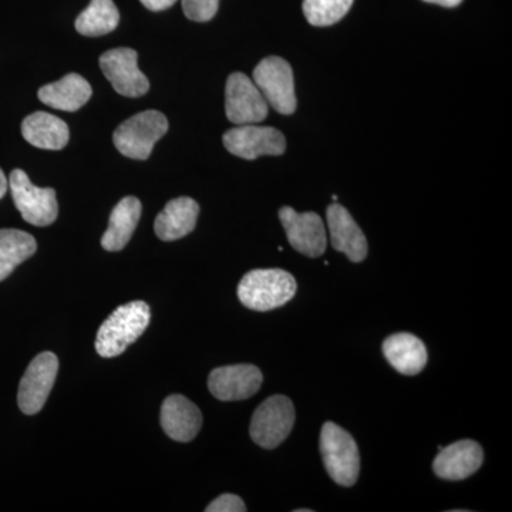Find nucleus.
Wrapping results in <instances>:
<instances>
[{
	"instance_id": "f257e3e1",
	"label": "nucleus",
	"mask_w": 512,
	"mask_h": 512,
	"mask_svg": "<svg viewBox=\"0 0 512 512\" xmlns=\"http://www.w3.org/2000/svg\"><path fill=\"white\" fill-rule=\"evenodd\" d=\"M151 309L146 302L134 301L121 305L104 320L96 338V350L101 357L120 356L148 328Z\"/></svg>"
},
{
	"instance_id": "f03ea898",
	"label": "nucleus",
	"mask_w": 512,
	"mask_h": 512,
	"mask_svg": "<svg viewBox=\"0 0 512 512\" xmlns=\"http://www.w3.org/2000/svg\"><path fill=\"white\" fill-rule=\"evenodd\" d=\"M295 278L284 269H255L238 285V298L251 311L268 312L291 302L295 296Z\"/></svg>"
},
{
	"instance_id": "7ed1b4c3",
	"label": "nucleus",
	"mask_w": 512,
	"mask_h": 512,
	"mask_svg": "<svg viewBox=\"0 0 512 512\" xmlns=\"http://www.w3.org/2000/svg\"><path fill=\"white\" fill-rule=\"evenodd\" d=\"M320 453L326 471L336 484L352 487L360 473V454L352 434L328 421L320 431Z\"/></svg>"
},
{
	"instance_id": "20e7f679",
	"label": "nucleus",
	"mask_w": 512,
	"mask_h": 512,
	"mask_svg": "<svg viewBox=\"0 0 512 512\" xmlns=\"http://www.w3.org/2000/svg\"><path fill=\"white\" fill-rule=\"evenodd\" d=\"M168 120L157 110H147L121 123L113 134L114 146L131 160H147L167 134Z\"/></svg>"
},
{
	"instance_id": "39448f33",
	"label": "nucleus",
	"mask_w": 512,
	"mask_h": 512,
	"mask_svg": "<svg viewBox=\"0 0 512 512\" xmlns=\"http://www.w3.org/2000/svg\"><path fill=\"white\" fill-rule=\"evenodd\" d=\"M295 424V407L281 394L269 397L252 416L249 434L259 447L272 450L288 439Z\"/></svg>"
},
{
	"instance_id": "423d86ee",
	"label": "nucleus",
	"mask_w": 512,
	"mask_h": 512,
	"mask_svg": "<svg viewBox=\"0 0 512 512\" xmlns=\"http://www.w3.org/2000/svg\"><path fill=\"white\" fill-rule=\"evenodd\" d=\"M9 188L23 220L35 227H47L56 221L59 204L53 188L36 187L23 170L12 171Z\"/></svg>"
},
{
	"instance_id": "0eeeda50",
	"label": "nucleus",
	"mask_w": 512,
	"mask_h": 512,
	"mask_svg": "<svg viewBox=\"0 0 512 512\" xmlns=\"http://www.w3.org/2000/svg\"><path fill=\"white\" fill-rule=\"evenodd\" d=\"M254 83L265 97L268 106L279 114L291 116L295 113V82L291 64L278 56L266 57L254 70Z\"/></svg>"
},
{
	"instance_id": "6e6552de",
	"label": "nucleus",
	"mask_w": 512,
	"mask_h": 512,
	"mask_svg": "<svg viewBox=\"0 0 512 512\" xmlns=\"http://www.w3.org/2000/svg\"><path fill=\"white\" fill-rule=\"evenodd\" d=\"M222 141L232 156L249 161L262 156H282L286 150L285 136L281 131L256 124L231 128L224 134Z\"/></svg>"
},
{
	"instance_id": "1a4fd4ad",
	"label": "nucleus",
	"mask_w": 512,
	"mask_h": 512,
	"mask_svg": "<svg viewBox=\"0 0 512 512\" xmlns=\"http://www.w3.org/2000/svg\"><path fill=\"white\" fill-rule=\"evenodd\" d=\"M59 359L55 353L43 352L30 362L19 384L18 404L23 413L32 416L45 406L55 386Z\"/></svg>"
},
{
	"instance_id": "9d476101",
	"label": "nucleus",
	"mask_w": 512,
	"mask_h": 512,
	"mask_svg": "<svg viewBox=\"0 0 512 512\" xmlns=\"http://www.w3.org/2000/svg\"><path fill=\"white\" fill-rule=\"evenodd\" d=\"M225 113L231 123L258 124L268 117V103L244 73H232L225 87Z\"/></svg>"
},
{
	"instance_id": "9b49d317",
	"label": "nucleus",
	"mask_w": 512,
	"mask_h": 512,
	"mask_svg": "<svg viewBox=\"0 0 512 512\" xmlns=\"http://www.w3.org/2000/svg\"><path fill=\"white\" fill-rule=\"evenodd\" d=\"M138 53L130 47H119L103 53L100 69L117 93L124 97L144 96L150 90L146 74L137 66Z\"/></svg>"
},
{
	"instance_id": "f8f14e48",
	"label": "nucleus",
	"mask_w": 512,
	"mask_h": 512,
	"mask_svg": "<svg viewBox=\"0 0 512 512\" xmlns=\"http://www.w3.org/2000/svg\"><path fill=\"white\" fill-rule=\"evenodd\" d=\"M289 244L309 258H318L326 251V231L322 218L316 212H296L291 207L279 210Z\"/></svg>"
},
{
	"instance_id": "ddd939ff",
	"label": "nucleus",
	"mask_w": 512,
	"mask_h": 512,
	"mask_svg": "<svg viewBox=\"0 0 512 512\" xmlns=\"http://www.w3.org/2000/svg\"><path fill=\"white\" fill-rule=\"evenodd\" d=\"M264 376L254 365L218 367L208 377V389L221 402L247 400L261 389Z\"/></svg>"
},
{
	"instance_id": "4468645a",
	"label": "nucleus",
	"mask_w": 512,
	"mask_h": 512,
	"mask_svg": "<svg viewBox=\"0 0 512 512\" xmlns=\"http://www.w3.org/2000/svg\"><path fill=\"white\" fill-rule=\"evenodd\" d=\"M483 461V447L477 441L461 440L441 448L434 458L433 470L443 480L461 481L480 470Z\"/></svg>"
},
{
	"instance_id": "2eb2a0df",
	"label": "nucleus",
	"mask_w": 512,
	"mask_h": 512,
	"mask_svg": "<svg viewBox=\"0 0 512 512\" xmlns=\"http://www.w3.org/2000/svg\"><path fill=\"white\" fill-rule=\"evenodd\" d=\"M161 427L170 439L188 443L202 427V414L197 404L181 394H173L161 406Z\"/></svg>"
},
{
	"instance_id": "dca6fc26",
	"label": "nucleus",
	"mask_w": 512,
	"mask_h": 512,
	"mask_svg": "<svg viewBox=\"0 0 512 512\" xmlns=\"http://www.w3.org/2000/svg\"><path fill=\"white\" fill-rule=\"evenodd\" d=\"M328 225L330 241L336 251L348 256L352 262H362L367 256V239L353 220L350 212L339 204L329 205Z\"/></svg>"
},
{
	"instance_id": "f3484780",
	"label": "nucleus",
	"mask_w": 512,
	"mask_h": 512,
	"mask_svg": "<svg viewBox=\"0 0 512 512\" xmlns=\"http://www.w3.org/2000/svg\"><path fill=\"white\" fill-rule=\"evenodd\" d=\"M200 215V205L188 197L175 198L157 215L154 231L161 241H177L194 231Z\"/></svg>"
},
{
	"instance_id": "a211bd4d",
	"label": "nucleus",
	"mask_w": 512,
	"mask_h": 512,
	"mask_svg": "<svg viewBox=\"0 0 512 512\" xmlns=\"http://www.w3.org/2000/svg\"><path fill=\"white\" fill-rule=\"evenodd\" d=\"M387 362L406 376L419 375L427 365L426 345L412 333H396L383 343Z\"/></svg>"
},
{
	"instance_id": "6ab92c4d",
	"label": "nucleus",
	"mask_w": 512,
	"mask_h": 512,
	"mask_svg": "<svg viewBox=\"0 0 512 512\" xmlns=\"http://www.w3.org/2000/svg\"><path fill=\"white\" fill-rule=\"evenodd\" d=\"M93 90L89 82L77 73L66 74L59 82L40 87L39 100L52 109L77 111L92 97Z\"/></svg>"
},
{
	"instance_id": "aec40b11",
	"label": "nucleus",
	"mask_w": 512,
	"mask_h": 512,
	"mask_svg": "<svg viewBox=\"0 0 512 512\" xmlns=\"http://www.w3.org/2000/svg\"><path fill=\"white\" fill-rule=\"evenodd\" d=\"M22 134L29 144L42 150H62L70 138L69 126L59 117L36 111L22 123Z\"/></svg>"
},
{
	"instance_id": "412c9836",
	"label": "nucleus",
	"mask_w": 512,
	"mask_h": 512,
	"mask_svg": "<svg viewBox=\"0 0 512 512\" xmlns=\"http://www.w3.org/2000/svg\"><path fill=\"white\" fill-rule=\"evenodd\" d=\"M141 202L136 197H124L110 215L109 228L101 238V247L109 252H119L126 247L140 222Z\"/></svg>"
},
{
	"instance_id": "4be33fe9",
	"label": "nucleus",
	"mask_w": 512,
	"mask_h": 512,
	"mask_svg": "<svg viewBox=\"0 0 512 512\" xmlns=\"http://www.w3.org/2000/svg\"><path fill=\"white\" fill-rule=\"evenodd\" d=\"M37 242L28 232L20 229H0V282L22 262L35 255Z\"/></svg>"
},
{
	"instance_id": "5701e85b",
	"label": "nucleus",
	"mask_w": 512,
	"mask_h": 512,
	"mask_svg": "<svg viewBox=\"0 0 512 512\" xmlns=\"http://www.w3.org/2000/svg\"><path fill=\"white\" fill-rule=\"evenodd\" d=\"M120 13L113 0H92L76 19V30L83 36L109 35L117 29Z\"/></svg>"
},
{
	"instance_id": "b1692460",
	"label": "nucleus",
	"mask_w": 512,
	"mask_h": 512,
	"mask_svg": "<svg viewBox=\"0 0 512 512\" xmlns=\"http://www.w3.org/2000/svg\"><path fill=\"white\" fill-rule=\"evenodd\" d=\"M353 0H303V13L312 26H332L348 15Z\"/></svg>"
},
{
	"instance_id": "393cba45",
	"label": "nucleus",
	"mask_w": 512,
	"mask_h": 512,
	"mask_svg": "<svg viewBox=\"0 0 512 512\" xmlns=\"http://www.w3.org/2000/svg\"><path fill=\"white\" fill-rule=\"evenodd\" d=\"M220 8V0H183V10L194 22H208L214 19Z\"/></svg>"
},
{
	"instance_id": "a878e982",
	"label": "nucleus",
	"mask_w": 512,
	"mask_h": 512,
	"mask_svg": "<svg viewBox=\"0 0 512 512\" xmlns=\"http://www.w3.org/2000/svg\"><path fill=\"white\" fill-rule=\"evenodd\" d=\"M207 512H245L247 511V507H245L244 501L235 494H222L217 500L212 501L207 508H205Z\"/></svg>"
},
{
	"instance_id": "bb28decb",
	"label": "nucleus",
	"mask_w": 512,
	"mask_h": 512,
	"mask_svg": "<svg viewBox=\"0 0 512 512\" xmlns=\"http://www.w3.org/2000/svg\"><path fill=\"white\" fill-rule=\"evenodd\" d=\"M140 2L151 12H161L171 8L177 0H140Z\"/></svg>"
},
{
	"instance_id": "cd10ccee",
	"label": "nucleus",
	"mask_w": 512,
	"mask_h": 512,
	"mask_svg": "<svg viewBox=\"0 0 512 512\" xmlns=\"http://www.w3.org/2000/svg\"><path fill=\"white\" fill-rule=\"evenodd\" d=\"M427 3H434V5L444 6V8H456L463 0H424Z\"/></svg>"
},
{
	"instance_id": "c85d7f7f",
	"label": "nucleus",
	"mask_w": 512,
	"mask_h": 512,
	"mask_svg": "<svg viewBox=\"0 0 512 512\" xmlns=\"http://www.w3.org/2000/svg\"><path fill=\"white\" fill-rule=\"evenodd\" d=\"M9 190V180L0 168V200L5 197L6 192Z\"/></svg>"
},
{
	"instance_id": "c756f323",
	"label": "nucleus",
	"mask_w": 512,
	"mask_h": 512,
	"mask_svg": "<svg viewBox=\"0 0 512 512\" xmlns=\"http://www.w3.org/2000/svg\"><path fill=\"white\" fill-rule=\"evenodd\" d=\"M296 512H312V510H296Z\"/></svg>"
}]
</instances>
